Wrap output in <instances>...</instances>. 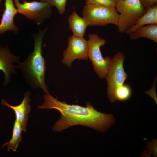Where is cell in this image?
Instances as JSON below:
<instances>
[{
	"instance_id": "obj_1",
	"label": "cell",
	"mask_w": 157,
	"mask_h": 157,
	"mask_svg": "<svg viewBox=\"0 0 157 157\" xmlns=\"http://www.w3.org/2000/svg\"><path fill=\"white\" fill-rule=\"evenodd\" d=\"M44 99L43 104L38 106V108L55 109L61 113L60 119L52 127L54 132H60L71 126L80 125L104 132L115 122L112 114L97 111L90 102L86 103V107L69 104L47 94L44 95Z\"/></svg>"
},
{
	"instance_id": "obj_2",
	"label": "cell",
	"mask_w": 157,
	"mask_h": 157,
	"mask_svg": "<svg viewBox=\"0 0 157 157\" xmlns=\"http://www.w3.org/2000/svg\"><path fill=\"white\" fill-rule=\"evenodd\" d=\"M48 29V27H46L34 35L33 51L24 61L16 66V68L22 70L32 86L39 87L47 94H49L45 82V62L42 54L43 38Z\"/></svg>"
},
{
	"instance_id": "obj_3",
	"label": "cell",
	"mask_w": 157,
	"mask_h": 157,
	"mask_svg": "<svg viewBox=\"0 0 157 157\" xmlns=\"http://www.w3.org/2000/svg\"><path fill=\"white\" fill-rule=\"evenodd\" d=\"M115 8L119 13L117 26L121 33H126L146 11L140 0H119Z\"/></svg>"
},
{
	"instance_id": "obj_4",
	"label": "cell",
	"mask_w": 157,
	"mask_h": 157,
	"mask_svg": "<svg viewBox=\"0 0 157 157\" xmlns=\"http://www.w3.org/2000/svg\"><path fill=\"white\" fill-rule=\"evenodd\" d=\"M82 17L88 26H104L109 24L117 26L119 13L114 7L94 4H87L84 6Z\"/></svg>"
},
{
	"instance_id": "obj_5",
	"label": "cell",
	"mask_w": 157,
	"mask_h": 157,
	"mask_svg": "<svg viewBox=\"0 0 157 157\" xmlns=\"http://www.w3.org/2000/svg\"><path fill=\"white\" fill-rule=\"evenodd\" d=\"M88 36V58L99 77L101 79L106 78L111 59L108 56L103 57L100 47L106 44V41L97 34H89Z\"/></svg>"
},
{
	"instance_id": "obj_6",
	"label": "cell",
	"mask_w": 157,
	"mask_h": 157,
	"mask_svg": "<svg viewBox=\"0 0 157 157\" xmlns=\"http://www.w3.org/2000/svg\"><path fill=\"white\" fill-rule=\"evenodd\" d=\"M124 54L122 52H117L114 56L111 59L106 78L108 84L107 96L112 103L115 90L124 84L128 77L124 68Z\"/></svg>"
},
{
	"instance_id": "obj_7",
	"label": "cell",
	"mask_w": 157,
	"mask_h": 157,
	"mask_svg": "<svg viewBox=\"0 0 157 157\" xmlns=\"http://www.w3.org/2000/svg\"><path fill=\"white\" fill-rule=\"evenodd\" d=\"M18 13L32 21L38 25L42 24L44 20L50 18L52 14V6L46 3L35 1L23 3L19 0H13Z\"/></svg>"
},
{
	"instance_id": "obj_8",
	"label": "cell",
	"mask_w": 157,
	"mask_h": 157,
	"mask_svg": "<svg viewBox=\"0 0 157 157\" xmlns=\"http://www.w3.org/2000/svg\"><path fill=\"white\" fill-rule=\"evenodd\" d=\"M63 64L70 67L76 59L87 60L88 58V41L84 37L72 35L68 38V45L63 53Z\"/></svg>"
},
{
	"instance_id": "obj_9",
	"label": "cell",
	"mask_w": 157,
	"mask_h": 157,
	"mask_svg": "<svg viewBox=\"0 0 157 157\" xmlns=\"http://www.w3.org/2000/svg\"><path fill=\"white\" fill-rule=\"evenodd\" d=\"M30 94L28 91L26 92L22 101L20 104L17 106H11L3 99L1 100L3 105L11 108L14 111L16 119L20 124L22 131L25 132L26 131L27 120L30 110Z\"/></svg>"
},
{
	"instance_id": "obj_10",
	"label": "cell",
	"mask_w": 157,
	"mask_h": 157,
	"mask_svg": "<svg viewBox=\"0 0 157 157\" xmlns=\"http://www.w3.org/2000/svg\"><path fill=\"white\" fill-rule=\"evenodd\" d=\"M5 6L0 24V35L10 30L17 33L19 29L14 24L13 20L18 12L14 5L13 0H5Z\"/></svg>"
},
{
	"instance_id": "obj_11",
	"label": "cell",
	"mask_w": 157,
	"mask_h": 157,
	"mask_svg": "<svg viewBox=\"0 0 157 157\" xmlns=\"http://www.w3.org/2000/svg\"><path fill=\"white\" fill-rule=\"evenodd\" d=\"M19 58L12 53L8 47L0 46V70L4 72L5 76V85L9 82L11 73L15 72L16 66L13 62H19Z\"/></svg>"
},
{
	"instance_id": "obj_12",
	"label": "cell",
	"mask_w": 157,
	"mask_h": 157,
	"mask_svg": "<svg viewBox=\"0 0 157 157\" xmlns=\"http://www.w3.org/2000/svg\"><path fill=\"white\" fill-rule=\"evenodd\" d=\"M69 27L73 35L83 37L88 24L85 19L80 17L74 9L68 18Z\"/></svg>"
},
{
	"instance_id": "obj_13",
	"label": "cell",
	"mask_w": 157,
	"mask_h": 157,
	"mask_svg": "<svg viewBox=\"0 0 157 157\" xmlns=\"http://www.w3.org/2000/svg\"><path fill=\"white\" fill-rule=\"evenodd\" d=\"M154 24H157V4L147 9L146 13L126 33L129 34L142 26Z\"/></svg>"
},
{
	"instance_id": "obj_14",
	"label": "cell",
	"mask_w": 157,
	"mask_h": 157,
	"mask_svg": "<svg viewBox=\"0 0 157 157\" xmlns=\"http://www.w3.org/2000/svg\"><path fill=\"white\" fill-rule=\"evenodd\" d=\"M129 35L131 40L144 38L157 43V24H151L142 26Z\"/></svg>"
},
{
	"instance_id": "obj_15",
	"label": "cell",
	"mask_w": 157,
	"mask_h": 157,
	"mask_svg": "<svg viewBox=\"0 0 157 157\" xmlns=\"http://www.w3.org/2000/svg\"><path fill=\"white\" fill-rule=\"evenodd\" d=\"M22 130L21 125L16 119L14 124L12 138L10 141L3 144L1 148L5 146H7L8 152H9L10 150L16 151L19 144L22 140Z\"/></svg>"
},
{
	"instance_id": "obj_16",
	"label": "cell",
	"mask_w": 157,
	"mask_h": 157,
	"mask_svg": "<svg viewBox=\"0 0 157 157\" xmlns=\"http://www.w3.org/2000/svg\"><path fill=\"white\" fill-rule=\"evenodd\" d=\"M132 94V90L130 86L127 84H124L117 88L114 94L113 103L116 101H124L128 100Z\"/></svg>"
},
{
	"instance_id": "obj_17",
	"label": "cell",
	"mask_w": 157,
	"mask_h": 157,
	"mask_svg": "<svg viewBox=\"0 0 157 157\" xmlns=\"http://www.w3.org/2000/svg\"><path fill=\"white\" fill-rule=\"evenodd\" d=\"M67 0H40V1L56 7L59 13L63 14L65 10Z\"/></svg>"
},
{
	"instance_id": "obj_18",
	"label": "cell",
	"mask_w": 157,
	"mask_h": 157,
	"mask_svg": "<svg viewBox=\"0 0 157 157\" xmlns=\"http://www.w3.org/2000/svg\"><path fill=\"white\" fill-rule=\"evenodd\" d=\"M116 2L113 0H85V3L94 4L115 8Z\"/></svg>"
},
{
	"instance_id": "obj_19",
	"label": "cell",
	"mask_w": 157,
	"mask_h": 157,
	"mask_svg": "<svg viewBox=\"0 0 157 157\" xmlns=\"http://www.w3.org/2000/svg\"><path fill=\"white\" fill-rule=\"evenodd\" d=\"M140 1L146 10L157 3V0H140Z\"/></svg>"
},
{
	"instance_id": "obj_20",
	"label": "cell",
	"mask_w": 157,
	"mask_h": 157,
	"mask_svg": "<svg viewBox=\"0 0 157 157\" xmlns=\"http://www.w3.org/2000/svg\"><path fill=\"white\" fill-rule=\"evenodd\" d=\"M114 0V1H115L116 2L117 1H119V0Z\"/></svg>"
},
{
	"instance_id": "obj_21",
	"label": "cell",
	"mask_w": 157,
	"mask_h": 157,
	"mask_svg": "<svg viewBox=\"0 0 157 157\" xmlns=\"http://www.w3.org/2000/svg\"><path fill=\"white\" fill-rule=\"evenodd\" d=\"M1 0H0V3L1 2Z\"/></svg>"
}]
</instances>
